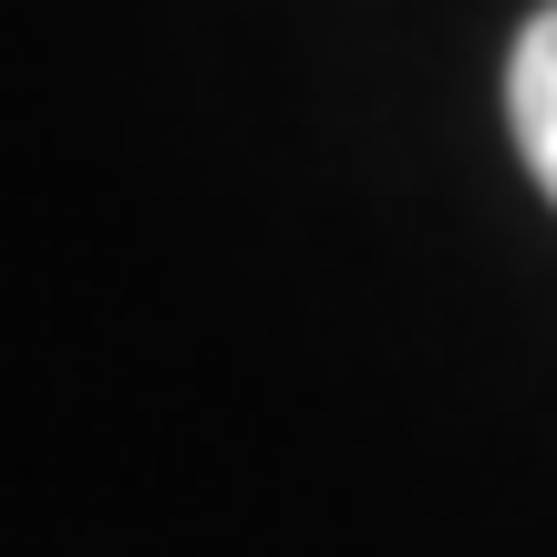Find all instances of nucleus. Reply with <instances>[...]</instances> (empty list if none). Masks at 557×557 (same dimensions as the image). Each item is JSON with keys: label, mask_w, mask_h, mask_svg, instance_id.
Segmentation results:
<instances>
[{"label": "nucleus", "mask_w": 557, "mask_h": 557, "mask_svg": "<svg viewBox=\"0 0 557 557\" xmlns=\"http://www.w3.org/2000/svg\"><path fill=\"white\" fill-rule=\"evenodd\" d=\"M506 124H517L527 176L557 197V0L517 32V62H506Z\"/></svg>", "instance_id": "nucleus-1"}]
</instances>
